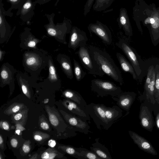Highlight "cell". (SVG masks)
I'll use <instances>...</instances> for the list:
<instances>
[{
  "label": "cell",
  "mask_w": 159,
  "mask_h": 159,
  "mask_svg": "<svg viewBox=\"0 0 159 159\" xmlns=\"http://www.w3.org/2000/svg\"><path fill=\"white\" fill-rule=\"evenodd\" d=\"M88 48L93 58L104 73L122 85L124 82L121 72L110 55L92 45Z\"/></svg>",
  "instance_id": "1"
},
{
  "label": "cell",
  "mask_w": 159,
  "mask_h": 159,
  "mask_svg": "<svg viewBox=\"0 0 159 159\" xmlns=\"http://www.w3.org/2000/svg\"><path fill=\"white\" fill-rule=\"evenodd\" d=\"M116 46L124 53L133 66L138 80H141L144 76L147 66L140 56L131 46L128 41L124 39H120L116 44Z\"/></svg>",
  "instance_id": "2"
},
{
  "label": "cell",
  "mask_w": 159,
  "mask_h": 159,
  "mask_svg": "<svg viewBox=\"0 0 159 159\" xmlns=\"http://www.w3.org/2000/svg\"><path fill=\"white\" fill-rule=\"evenodd\" d=\"M91 88L97 97L102 98L108 95L115 97L122 92L121 88L114 83L98 79L91 80Z\"/></svg>",
  "instance_id": "3"
},
{
  "label": "cell",
  "mask_w": 159,
  "mask_h": 159,
  "mask_svg": "<svg viewBox=\"0 0 159 159\" xmlns=\"http://www.w3.org/2000/svg\"><path fill=\"white\" fill-rule=\"evenodd\" d=\"M104 105L91 103L87 104L85 110L93 120L97 128L99 129L102 128L108 130L109 128L106 118Z\"/></svg>",
  "instance_id": "4"
},
{
  "label": "cell",
  "mask_w": 159,
  "mask_h": 159,
  "mask_svg": "<svg viewBox=\"0 0 159 159\" xmlns=\"http://www.w3.org/2000/svg\"><path fill=\"white\" fill-rule=\"evenodd\" d=\"M77 54L82 64L89 74L94 76L102 77L105 73L92 57L88 48L86 46L79 48Z\"/></svg>",
  "instance_id": "5"
},
{
  "label": "cell",
  "mask_w": 159,
  "mask_h": 159,
  "mask_svg": "<svg viewBox=\"0 0 159 159\" xmlns=\"http://www.w3.org/2000/svg\"><path fill=\"white\" fill-rule=\"evenodd\" d=\"M88 29L90 35L92 33L95 34L104 43L107 45L111 43L112 39L111 32L106 25L97 20L95 23L89 24Z\"/></svg>",
  "instance_id": "6"
},
{
  "label": "cell",
  "mask_w": 159,
  "mask_h": 159,
  "mask_svg": "<svg viewBox=\"0 0 159 159\" xmlns=\"http://www.w3.org/2000/svg\"><path fill=\"white\" fill-rule=\"evenodd\" d=\"M88 39L86 33L76 26L71 29L68 47L75 51L78 48L86 46Z\"/></svg>",
  "instance_id": "7"
},
{
  "label": "cell",
  "mask_w": 159,
  "mask_h": 159,
  "mask_svg": "<svg viewBox=\"0 0 159 159\" xmlns=\"http://www.w3.org/2000/svg\"><path fill=\"white\" fill-rule=\"evenodd\" d=\"M64 105L67 110L73 116H77L90 123V117L85 109L75 102L69 99L66 100Z\"/></svg>",
  "instance_id": "8"
},
{
  "label": "cell",
  "mask_w": 159,
  "mask_h": 159,
  "mask_svg": "<svg viewBox=\"0 0 159 159\" xmlns=\"http://www.w3.org/2000/svg\"><path fill=\"white\" fill-rule=\"evenodd\" d=\"M66 120L69 125L75 131L85 134L91 132L88 122L83 119L71 114L66 115Z\"/></svg>",
  "instance_id": "9"
},
{
  "label": "cell",
  "mask_w": 159,
  "mask_h": 159,
  "mask_svg": "<svg viewBox=\"0 0 159 159\" xmlns=\"http://www.w3.org/2000/svg\"><path fill=\"white\" fill-rule=\"evenodd\" d=\"M134 95L133 92H122L117 96L111 98L116 102L117 106L121 109L128 111L133 103Z\"/></svg>",
  "instance_id": "10"
},
{
  "label": "cell",
  "mask_w": 159,
  "mask_h": 159,
  "mask_svg": "<svg viewBox=\"0 0 159 159\" xmlns=\"http://www.w3.org/2000/svg\"><path fill=\"white\" fill-rule=\"evenodd\" d=\"M129 133L134 143L141 150L153 155L157 154L151 144L145 139L134 132L129 131Z\"/></svg>",
  "instance_id": "11"
},
{
  "label": "cell",
  "mask_w": 159,
  "mask_h": 159,
  "mask_svg": "<svg viewBox=\"0 0 159 159\" xmlns=\"http://www.w3.org/2000/svg\"><path fill=\"white\" fill-rule=\"evenodd\" d=\"M117 21L119 28L123 29L126 35L130 37L132 36V28L127 11L125 8L122 7L120 9Z\"/></svg>",
  "instance_id": "12"
},
{
  "label": "cell",
  "mask_w": 159,
  "mask_h": 159,
  "mask_svg": "<svg viewBox=\"0 0 159 159\" xmlns=\"http://www.w3.org/2000/svg\"><path fill=\"white\" fill-rule=\"evenodd\" d=\"M36 3V0L33 2L32 0H26L16 15H20V18L24 21L30 20L34 15V11Z\"/></svg>",
  "instance_id": "13"
},
{
  "label": "cell",
  "mask_w": 159,
  "mask_h": 159,
  "mask_svg": "<svg viewBox=\"0 0 159 159\" xmlns=\"http://www.w3.org/2000/svg\"><path fill=\"white\" fill-rule=\"evenodd\" d=\"M104 108L106 118L110 128L113 123L121 117L122 110L118 106L116 105L111 107L104 105Z\"/></svg>",
  "instance_id": "14"
},
{
  "label": "cell",
  "mask_w": 159,
  "mask_h": 159,
  "mask_svg": "<svg viewBox=\"0 0 159 159\" xmlns=\"http://www.w3.org/2000/svg\"><path fill=\"white\" fill-rule=\"evenodd\" d=\"M99 138L95 139V142L90 147L91 151L102 159H112L108 149L99 142Z\"/></svg>",
  "instance_id": "15"
},
{
  "label": "cell",
  "mask_w": 159,
  "mask_h": 159,
  "mask_svg": "<svg viewBox=\"0 0 159 159\" xmlns=\"http://www.w3.org/2000/svg\"><path fill=\"white\" fill-rule=\"evenodd\" d=\"M139 118L143 127L148 130L152 129L153 121L151 113L147 107L144 106L141 108Z\"/></svg>",
  "instance_id": "16"
},
{
  "label": "cell",
  "mask_w": 159,
  "mask_h": 159,
  "mask_svg": "<svg viewBox=\"0 0 159 159\" xmlns=\"http://www.w3.org/2000/svg\"><path fill=\"white\" fill-rule=\"evenodd\" d=\"M116 56L122 70L125 72L130 73L134 80H138L137 76L131 64L120 53L117 52Z\"/></svg>",
  "instance_id": "17"
},
{
  "label": "cell",
  "mask_w": 159,
  "mask_h": 159,
  "mask_svg": "<svg viewBox=\"0 0 159 159\" xmlns=\"http://www.w3.org/2000/svg\"><path fill=\"white\" fill-rule=\"evenodd\" d=\"M64 94L66 98L75 102L85 109L87 104L78 92L75 90H68L65 91Z\"/></svg>",
  "instance_id": "18"
},
{
  "label": "cell",
  "mask_w": 159,
  "mask_h": 159,
  "mask_svg": "<svg viewBox=\"0 0 159 159\" xmlns=\"http://www.w3.org/2000/svg\"><path fill=\"white\" fill-rule=\"evenodd\" d=\"M75 148L81 159H102L91 150L82 148Z\"/></svg>",
  "instance_id": "19"
},
{
  "label": "cell",
  "mask_w": 159,
  "mask_h": 159,
  "mask_svg": "<svg viewBox=\"0 0 159 159\" xmlns=\"http://www.w3.org/2000/svg\"><path fill=\"white\" fill-rule=\"evenodd\" d=\"M156 74V65H155L152 73L151 81L146 86L144 87V89L146 92L147 97L151 99L154 98V91Z\"/></svg>",
  "instance_id": "20"
},
{
  "label": "cell",
  "mask_w": 159,
  "mask_h": 159,
  "mask_svg": "<svg viewBox=\"0 0 159 159\" xmlns=\"http://www.w3.org/2000/svg\"><path fill=\"white\" fill-rule=\"evenodd\" d=\"M61 65L67 77L72 79L73 77V72L71 61L68 57L65 56L62 57Z\"/></svg>",
  "instance_id": "21"
},
{
  "label": "cell",
  "mask_w": 159,
  "mask_h": 159,
  "mask_svg": "<svg viewBox=\"0 0 159 159\" xmlns=\"http://www.w3.org/2000/svg\"><path fill=\"white\" fill-rule=\"evenodd\" d=\"M115 0H95L93 5V9L97 11H104L109 8Z\"/></svg>",
  "instance_id": "22"
},
{
  "label": "cell",
  "mask_w": 159,
  "mask_h": 159,
  "mask_svg": "<svg viewBox=\"0 0 159 159\" xmlns=\"http://www.w3.org/2000/svg\"><path fill=\"white\" fill-rule=\"evenodd\" d=\"M74 70L75 78L78 81L83 79L86 74L83 70L78 61L75 59H73Z\"/></svg>",
  "instance_id": "23"
},
{
  "label": "cell",
  "mask_w": 159,
  "mask_h": 159,
  "mask_svg": "<svg viewBox=\"0 0 159 159\" xmlns=\"http://www.w3.org/2000/svg\"><path fill=\"white\" fill-rule=\"evenodd\" d=\"M156 74L154 86V97L159 104V64H156Z\"/></svg>",
  "instance_id": "24"
},
{
  "label": "cell",
  "mask_w": 159,
  "mask_h": 159,
  "mask_svg": "<svg viewBox=\"0 0 159 159\" xmlns=\"http://www.w3.org/2000/svg\"><path fill=\"white\" fill-rule=\"evenodd\" d=\"M11 4V8L8 10L11 11L13 9H18L16 13H18L22 7L26 0H7Z\"/></svg>",
  "instance_id": "25"
},
{
  "label": "cell",
  "mask_w": 159,
  "mask_h": 159,
  "mask_svg": "<svg viewBox=\"0 0 159 159\" xmlns=\"http://www.w3.org/2000/svg\"><path fill=\"white\" fill-rule=\"evenodd\" d=\"M95 0H87L84 8V16H86L88 13L90 11V9L93 6V3Z\"/></svg>",
  "instance_id": "26"
},
{
  "label": "cell",
  "mask_w": 159,
  "mask_h": 159,
  "mask_svg": "<svg viewBox=\"0 0 159 159\" xmlns=\"http://www.w3.org/2000/svg\"><path fill=\"white\" fill-rule=\"evenodd\" d=\"M49 77L52 81H56L57 78L56 74V70L54 66L50 65L49 67Z\"/></svg>",
  "instance_id": "27"
},
{
  "label": "cell",
  "mask_w": 159,
  "mask_h": 159,
  "mask_svg": "<svg viewBox=\"0 0 159 159\" xmlns=\"http://www.w3.org/2000/svg\"><path fill=\"white\" fill-rule=\"evenodd\" d=\"M37 62V59L33 57L28 58L26 61V64L29 66H32L35 65Z\"/></svg>",
  "instance_id": "28"
},
{
  "label": "cell",
  "mask_w": 159,
  "mask_h": 159,
  "mask_svg": "<svg viewBox=\"0 0 159 159\" xmlns=\"http://www.w3.org/2000/svg\"><path fill=\"white\" fill-rule=\"evenodd\" d=\"M49 120L51 124L54 126H57L58 124V121L57 117L54 115L51 114L49 116Z\"/></svg>",
  "instance_id": "29"
},
{
  "label": "cell",
  "mask_w": 159,
  "mask_h": 159,
  "mask_svg": "<svg viewBox=\"0 0 159 159\" xmlns=\"http://www.w3.org/2000/svg\"><path fill=\"white\" fill-rule=\"evenodd\" d=\"M55 156V154H49L47 152H45L42 154L41 157L42 159H53Z\"/></svg>",
  "instance_id": "30"
},
{
  "label": "cell",
  "mask_w": 159,
  "mask_h": 159,
  "mask_svg": "<svg viewBox=\"0 0 159 159\" xmlns=\"http://www.w3.org/2000/svg\"><path fill=\"white\" fill-rule=\"evenodd\" d=\"M1 78L4 80L6 79L8 77V73L5 70H3L1 72Z\"/></svg>",
  "instance_id": "31"
},
{
  "label": "cell",
  "mask_w": 159,
  "mask_h": 159,
  "mask_svg": "<svg viewBox=\"0 0 159 159\" xmlns=\"http://www.w3.org/2000/svg\"><path fill=\"white\" fill-rule=\"evenodd\" d=\"M40 126L44 130H47L49 128V126L48 124L45 122L41 123Z\"/></svg>",
  "instance_id": "32"
},
{
  "label": "cell",
  "mask_w": 159,
  "mask_h": 159,
  "mask_svg": "<svg viewBox=\"0 0 159 159\" xmlns=\"http://www.w3.org/2000/svg\"><path fill=\"white\" fill-rule=\"evenodd\" d=\"M56 144V141L52 139L50 140L48 143V146L52 148L54 147L55 146Z\"/></svg>",
  "instance_id": "33"
},
{
  "label": "cell",
  "mask_w": 159,
  "mask_h": 159,
  "mask_svg": "<svg viewBox=\"0 0 159 159\" xmlns=\"http://www.w3.org/2000/svg\"><path fill=\"white\" fill-rule=\"evenodd\" d=\"M17 141L15 139H12L11 140V143L12 146L14 148L16 147L17 144Z\"/></svg>",
  "instance_id": "34"
},
{
  "label": "cell",
  "mask_w": 159,
  "mask_h": 159,
  "mask_svg": "<svg viewBox=\"0 0 159 159\" xmlns=\"http://www.w3.org/2000/svg\"><path fill=\"white\" fill-rule=\"evenodd\" d=\"M22 149L23 151L26 153L29 152L30 151V148L29 147L26 145L24 144L22 147Z\"/></svg>",
  "instance_id": "35"
},
{
  "label": "cell",
  "mask_w": 159,
  "mask_h": 159,
  "mask_svg": "<svg viewBox=\"0 0 159 159\" xmlns=\"http://www.w3.org/2000/svg\"><path fill=\"white\" fill-rule=\"evenodd\" d=\"M51 0H36L37 3H38L40 5H43Z\"/></svg>",
  "instance_id": "36"
},
{
  "label": "cell",
  "mask_w": 159,
  "mask_h": 159,
  "mask_svg": "<svg viewBox=\"0 0 159 159\" xmlns=\"http://www.w3.org/2000/svg\"><path fill=\"white\" fill-rule=\"evenodd\" d=\"M2 126L3 129L5 130H8L9 129V125L6 121H4L2 123Z\"/></svg>",
  "instance_id": "37"
},
{
  "label": "cell",
  "mask_w": 159,
  "mask_h": 159,
  "mask_svg": "<svg viewBox=\"0 0 159 159\" xmlns=\"http://www.w3.org/2000/svg\"><path fill=\"white\" fill-rule=\"evenodd\" d=\"M21 89L23 93L25 95H27L28 93V90L27 87L25 85L22 84L21 85Z\"/></svg>",
  "instance_id": "38"
},
{
  "label": "cell",
  "mask_w": 159,
  "mask_h": 159,
  "mask_svg": "<svg viewBox=\"0 0 159 159\" xmlns=\"http://www.w3.org/2000/svg\"><path fill=\"white\" fill-rule=\"evenodd\" d=\"M36 45V43L34 41H30L28 44V47H35Z\"/></svg>",
  "instance_id": "39"
},
{
  "label": "cell",
  "mask_w": 159,
  "mask_h": 159,
  "mask_svg": "<svg viewBox=\"0 0 159 159\" xmlns=\"http://www.w3.org/2000/svg\"><path fill=\"white\" fill-rule=\"evenodd\" d=\"M34 139L37 141H40L42 139V137L38 135H35L34 136Z\"/></svg>",
  "instance_id": "40"
},
{
  "label": "cell",
  "mask_w": 159,
  "mask_h": 159,
  "mask_svg": "<svg viewBox=\"0 0 159 159\" xmlns=\"http://www.w3.org/2000/svg\"><path fill=\"white\" fill-rule=\"evenodd\" d=\"M156 123L157 126L159 129V112L157 114L156 116Z\"/></svg>",
  "instance_id": "41"
},
{
  "label": "cell",
  "mask_w": 159,
  "mask_h": 159,
  "mask_svg": "<svg viewBox=\"0 0 159 159\" xmlns=\"http://www.w3.org/2000/svg\"><path fill=\"white\" fill-rule=\"evenodd\" d=\"M22 116L21 114L18 113L16 115L14 116V119L16 120H18L21 119Z\"/></svg>",
  "instance_id": "42"
},
{
  "label": "cell",
  "mask_w": 159,
  "mask_h": 159,
  "mask_svg": "<svg viewBox=\"0 0 159 159\" xmlns=\"http://www.w3.org/2000/svg\"><path fill=\"white\" fill-rule=\"evenodd\" d=\"M20 108V107L19 106H16L13 107L12 110L13 112H16L19 110Z\"/></svg>",
  "instance_id": "43"
},
{
  "label": "cell",
  "mask_w": 159,
  "mask_h": 159,
  "mask_svg": "<svg viewBox=\"0 0 159 159\" xmlns=\"http://www.w3.org/2000/svg\"><path fill=\"white\" fill-rule=\"evenodd\" d=\"M3 143L2 139L1 136H0V144H1Z\"/></svg>",
  "instance_id": "44"
},
{
  "label": "cell",
  "mask_w": 159,
  "mask_h": 159,
  "mask_svg": "<svg viewBox=\"0 0 159 159\" xmlns=\"http://www.w3.org/2000/svg\"><path fill=\"white\" fill-rule=\"evenodd\" d=\"M20 130H17L16 131V132L17 134H19L20 132Z\"/></svg>",
  "instance_id": "45"
},
{
  "label": "cell",
  "mask_w": 159,
  "mask_h": 159,
  "mask_svg": "<svg viewBox=\"0 0 159 159\" xmlns=\"http://www.w3.org/2000/svg\"><path fill=\"white\" fill-rule=\"evenodd\" d=\"M2 51H0V59H1V58H2Z\"/></svg>",
  "instance_id": "46"
}]
</instances>
